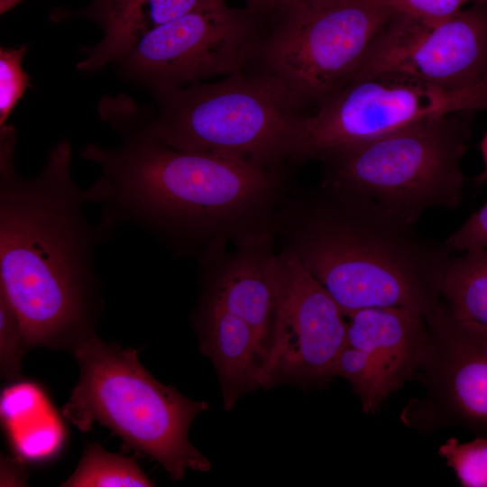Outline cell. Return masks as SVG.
<instances>
[{"label":"cell","mask_w":487,"mask_h":487,"mask_svg":"<svg viewBox=\"0 0 487 487\" xmlns=\"http://www.w3.org/2000/svg\"><path fill=\"white\" fill-rule=\"evenodd\" d=\"M16 132L0 127V292L16 313L23 351L70 348L95 332L103 310L96 263L109 237L84 209L87 188L71 173L72 150L63 137L41 170H16Z\"/></svg>","instance_id":"6da1fadb"},{"label":"cell","mask_w":487,"mask_h":487,"mask_svg":"<svg viewBox=\"0 0 487 487\" xmlns=\"http://www.w3.org/2000/svg\"><path fill=\"white\" fill-rule=\"evenodd\" d=\"M122 137L117 147L81 151L100 170L87 191L109 237L133 225L176 255L198 256L217 242L273 230L284 191L269 167L176 150L138 132Z\"/></svg>","instance_id":"7a4b0ae2"},{"label":"cell","mask_w":487,"mask_h":487,"mask_svg":"<svg viewBox=\"0 0 487 487\" xmlns=\"http://www.w3.org/2000/svg\"><path fill=\"white\" fill-rule=\"evenodd\" d=\"M273 231L345 316L396 307L427 317L441 301L451 250L362 195L322 183L284 195Z\"/></svg>","instance_id":"3957f363"},{"label":"cell","mask_w":487,"mask_h":487,"mask_svg":"<svg viewBox=\"0 0 487 487\" xmlns=\"http://www.w3.org/2000/svg\"><path fill=\"white\" fill-rule=\"evenodd\" d=\"M153 94L159 102L155 117L144 116L129 101L123 134L138 132L176 150L264 167L296 156L302 118L293 114L298 97L269 72L250 77L239 71L219 82Z\"/></svg>","instance_id":"277c9868"},{"label":"cell","mask_w":487,"mask_h":487,"mask_svg":"<svg viewBox=\"0 0 487 487\" xmlns=\"http://www.w3.org/2000/svg\"><path fill=\"white\" fill-rule=\"evenodd\" d=\"M70 349L80 373L61 409L65 419L83 433L95 422L108 427L127 447L161 464L174 481L187 470H210L209 460L188 438L192 421L208 403L161 383L142 365L136 350L109 345L95 332Z\"/></svg>","instance_id":"5b68a950"},{"label":"cell","mask_w":487,"mask_h":487,"mask_svg":"<svg viewBox=\"0 0 487 487\" xmlns=\"http://www.w3.org/2000/svg\"><path fill=\"white\" fill-rule=\"evenodd\" d=\"M466 125L451 114L323 153L322 184L354 192L410 224L428 208H455L465 178Z\"/></svg>","instance_id":"8992f818"},{"label":"cell","mask_w":487,"mask_h":487,"mask_svg":"<svg viewBox=\"0 0 487 487\" xmlns=\"http://www.w3.org/2000/svg\"><path fill=\"white\" fill-rule=\"evenodd\" d=\"M269 41V73L298 98L319 100L350 82L393 14L382 0H302L283 7Z\"/></svg>","instance_id":"52a82bcc"},{"label":"cell","mask_w":487,"mask_h":487,"mask_svg":"<svg viewBox=\"0 0 487 487\" xmlns=\"http://www.w3.org/2000/svg\"><path fill=\"white\" fill-rule=\"evenodd\" d=\"M487 110V79L448 91L397 72L354 78L299 122L296 158L381 136L423 119Z\"/></svg>","instance_id":"ba28073f"},{"label":"cell","mask_w":487,"mask_h":487,"mask_svg":"<svg viewBox=\"0 0 487 487\" xmlns=\"http://www.w3.org/2000/svg\"><path fill=\"white\" fill-rule=\"evenodd\" d=\"M255 41L250 14L216 0L149 32L117 67L152 93L166 91L241 71Z\"/></svg>","instance_id":"9c48e42d"},{"label":"cell","mask_w":487,"mask_h":487,"mask_svg":"<svg viewBox=\"0 0 487 487\" xmlns=\"http://www.w3.org/2000/svg\"><path fill=\"white\" fill-rule=\"evenodd\" d=\"M277 270L273 339L259 386H323L335 376V361L346 339V316L287 246L277 253Z\"/></svg>","instance_id":"30bf717a"},{"label":"cell","mask_w":487,"mask_h":487,"mask_svg":"<svg viewBox=\"0 0 487 487\" xmlns=\"http://www.w3.org/2000/svg\"><path fill=\"white\" fill-rule=\"evenodd\" d=\"M428 340L415 378L426 387L401 422L422 433L461 427L487 437V327L461 323L442 301L425 317Z\"/></svg>","instance_id":"8fae6325"},{"label":"cell","mask_w":487,"mask_h":487,"mask_svg":"<svg viewBox=\"0 0 487 487\" xmlns=\"http://www.w3.org/2000/svg\"><path fill=\"white\" fill-rule=\"evenodd\" d=\"M397 72L436 87L458 91L487 79V7L461 10L427 23L394 12L357 74Z\"/></svg>","instance_id":"7c38bea8"},{"label":"cell","mask_w":487,"mask_h":487,"mask_svg":"<svg viewBox=\"0 0 487 487\" xmlns=\"http://www.w3.org/2000/svg\"><path fill=\"white\" fill-rule=\"evenodd\" d=\"M273 230L207 247L198 256L201 297L244 320L254 331L266 358L271 347L279 298Z\"/></svg>","instance_id":"4fadbf2b"},{"label":"cell","mask_w":487,"mask_h":487,"mask_svg":"<svg viewBox=\"0 0 487 487\" xmlns=\"http://www.w3.org/2000/svg\"><path fill=\"white\" fill-rule=\"evenodd\" d=\"M345 344L365 353L389 397L418 374L428 340L424 316L396 308H367L346 315Z\"/></svg>","instance_id":"5bb4252c"},{"label":"cell","mask_w":487,"mask_h":487,"mask_svg":"<svg viewBox=\"0 0 487 487\" xmlns=\"http://www.w3.org/2000/svg\"><path fill=\"white\" fill-rule=\"evenodd\" d=\"M216 0H91L81 11H55L54 20L83 16L101 28L103 38L83 48L78 70L91 73L124 60L136 43L159 26Z\"/></svg>","instance_id":"9a60e30c"},{"label":"cell","mask_w":487,"mask_h":487,"mask_svg":"<svg viewBox=\"0 0 487 487\" xmlns=\"http://www.w3.org/2000/svg\"><path fill=\"white\" fill-rule=\"evenodd\" d=\"M192 321L200 350L217 372L223 406L228 411L243 395L260 388L266 355L253 329L213 300L201 297Z\"/></svg>","instance_id":"2e32d148"},{"label":"cell","mask_w":487,"mask_h":487,"mask_svg":"<svg viewBox=\"0 0 487 487\" xmlns=\"http://www.w3.org/2000/svg\"><path fill=\"white\" fill-rule=\"evenodd\" d=\"M440 298L454 319L487 327V249L467 251L450 260Z\"/></svg>","instance_id":"e0dca14e"},{"label":"cell","mask_w":487,"mask_h":487,"mask_svg":"<svg viewBox=\"0 0 487 487\" xmlns=\"http://www.w3.org/2000/svg\"><path fill=\"white\" fill-rule=\"evenodd\" d=\"M66 487H150L154 482L131 457L110 453L100 445H87Z\"/></svg>","instance_id":"ac0fdd59"},{"label":"cell","mask_w":487,"mask_h":487,"mask_svg":"<svg viewBox=\"0 0 487 487\" xmlns=\"http://www.w3.org/2000/svg\"><path fill=\"white\" fill-rule=\"evenodd\" d=\"M335 375L348 381L366 414L378 411L388 398L376 368L361 349L345 344L335 361Z\"/></svg>","instance_id":"d6986e66"},{"label":"cell","mask_w":487,"mask_h":487,"mask_svg":"<svg viewBox=\"0 0 487 487\" xmlns=\"http://www.w3.org/2000/svg\"><path fill=\"white\" fill-rule=\"evenodd\" d=\"M9 434L16 452L28 460L52 456L63 440L61 424L51 408Z\"/></svg>","instance_id":"ffe728a7"},{"label":"cell","mask_w":487,"mask_h":487,"mask_svg":"<svg viewBox=\"0 0 487 487\" xmlns=\"http://www.w3.org/2000/svg\"><path fill=\"white\" fill-rule=\"evenodd\" d=\"M438 455L462 486L487 487V437L476 436L465 443L450 437L439 446Z\"/></svg>","instance_id":"44dd1931"},{"label":"cell","mask_w":487,"mask_h":487,"mask_svg":"<svg viewBox=\"0 0 487 487\" xmlns=\"http://www.w3.org/2000/svg\"><path fill=\"white\" fill-rule=\"evenodd\" d=\"M49 403L41 391L30 382L14 383L1 396V418L8 431L41 413Z\"/></svg>","instance_id":"7402d4cb"},{"label":"cell","mask_w":487,"mask_h":487,"mask_svg":"<svg viewBox=\"0 0 487 487\" xmlns=\"http://www.w3.org/2000/svg\"><path fill=\"white\" fill-rule=\"evenodd\" d=\"M23 331L20 320L5 296L0 292V372L2 378L16 381L20 376Z\"/></svg>","instance_id":"603a6c76"},{"label":"cell","mask_w":487,"mask_h":487,"mask_svg":"<svg viewBox=\"0 0 487 487\" xmlns=\"http://www.w3.org/2000/svg\"><path fill=\"white\" fill-rule=\"evenodd\" d=\"M26 46L0 50V125H4L17 101L29 86L28 75L22 68Z\"/></svg>","instance_id":"cb8c5ba5"},{"label":"cell","mask_w":487,"mask_h":487,"mask_svg":"<svg viewBox=\"0 0 487 487\" xmlns=\"http://www.w3.org/2000/svg\"><path fill=\"white\" fill-rule=\"evenodd\" d=\"M475 0H382L391 10L427 23L445 21Z\"/></svg>","instance_id":"d4e9b609"},{"label":"cell","mask_w":487,"mask_h":487,"mask_svg":"<svg viewBox=\"0 0 487 487\" xmlns=\"http://www.w3.org/2000/svg\"><path fill=\"white\" fill-rule=\"evenodd\" d=\"M451 251L487 249V201L445 241Z\"/></svg>","instance_id":"484cf974"},{"label":"cell","mask_w":487,"mask_h":487,"mask_svg":"<svg viewBox=\"0 0 487 487\" xmlns=\"http://www.w3.org/2000/svg\"><path fill=\"white\" fill-rule=\"evenodd\" d=\"M480 150L484 163V169L483 171L475 178V180L479 183H483L487 181V133L480 143Z\"/></svg>","instance_id":"4316f807"},{"label":"cell","mask_w":487,"mask_h":487,"mask_svg":"<svg viewBox=\"0 0 487 487\" xmlns=\"http://www.w3.org/2000/svg\"><path fill=\"white\" fill-rule=\"evenodd\" d=\"M252 7H262L278 4L277 0H246Z\"/></svg>","instance_id":"83f0119b"},{"label":"cell","mask_w":487,"mask_h":487,"mask_svg":"<svg viewBox=\"0 0 487 487\" xmlns=\"http://www.w3.org/2000/svg\"><path fill=\"white\" fill-rule=\"evenodd\" d=\"M299 1H302V0H277V3H278V5L284 7V6H288L289 5H292V4L299 2Z\"/></svg>","instance_id":"f1b7e54d"},{"label":"cell","mask_w":487,"mask_h":487,"mask_svg":"<svg viewBox=\"0 0 487 487\" xmlns=\"http://www.w3.org/2000/svg\"><path fill=\"white\" fill-rule=\"evenodd\" d=\"M477 2H487V0H475Z\"/></svg>","instance_id":"f546056e"},{"label":"cell","mask_w":487,"mask_h":487,"mask_svg":"<svg viewBox=\"0 0 487 487\" xmlns=\"http://www.w3.org/2000/svg\"><path fill=\"white\" fill-rule=\"evenodd\" d=\"M17 1V0H16Z\"/></svg>","instance_id":"4dcf8cb0"}]
</instances>
